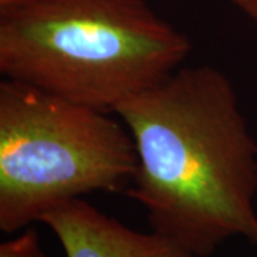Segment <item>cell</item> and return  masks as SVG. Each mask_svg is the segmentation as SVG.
Masks as SVG:
<instances>
[{"instance_id": "obj_2", "label": "cell", "mask_w": 257, "mask_h": 257, "mask_svg": "<svg viewBox=\"0 0 257 257\" xmlns=\"http://www.w3.org/2000/svg\"><path fill=\"white\" fill-rule=\"evenodd\" d=\"M190 52L189 36L146 0H36L0 9V73L110 113L163 82Z\"/></svg>"}, {"instance_id": "obj_5", "label": "cell", "mask_w": 257, "mask_h": 257, "mask_svg": "<svg viewBox=\"0 0 257 257\" xmlns=\"http://www.w3.org/2000/svg\"><path fill=\"white\" fill-rule=\"evenodd\" d=\"M0 257H47L36 230L28 229L15 239L0 244Z\"/></svg>"}, {"instance_id": "obj_1", "label": "cell", "mask_w": 257, "mask_h": 257, "mask_svg": "<svg viewBox=\"0 0 257 257\" xmlns=\"http://www.w3.org/2000/svg\"><path fill=\"white\" fill-rule=\"evenodd\" d=\"M114 114L138 155L126 194L152 230L196 257L237 236L257 246V142L226 74L179 67Z\"/></svg>"}, {"instance_id": "obj_3", "label": "cell", "mask_w": 257, "mask_h": 257, "mask_svg": "<svg viewBox=\"0 0 257 257\" xmlns=\"http://www.w3.org/2000/svg\"><path fill=\"white\" fill-rule=\"evenodd\" d=\"M110 111L28 83H0V229L15 233L92 192H127L138 155Z\"/></svg>"}, {"instance_id": "obj_7", "label": "cell", "mask_w": 257, "mask_h": 257, "mask_svg": "<svg viewBox=\"0 0 257 257\" xmlns=\"http://www.w3.org/2000/svg\"><path fill=\"white\" fill-rule=\"evenodd\" d=\"M30 2H36V0H0V9H9L20 5H26Z\"/></svg>"}, {"instance_id": "obj_6", "label": "cell", "mask_w": 257, "mask_h": 257, "mask_svg": "<svg viewBox=\"0 0 257 257\" xmlns=\"http://www.w3.org/2000/svg\"><path fill=\"white\" fill-rule=\"evenodd\" d=\"M257 26V0H229Z\"/></svg>"}, {"instance_id": "obj_4", "label": "cell", "mask_w": 257, "mask_h": 257, "mask_svg": "<svg viewBox=\"0 0 257 257\" xmlns=\"http://www.w3.org/2000/svg\"><path fill=\"white\" fill-rule=\"evenodd\" d=\"M40 223L57 236L66 257H196L155 230L130 229L80 197L45 213Z\"/></svg>"}]
</instances>
